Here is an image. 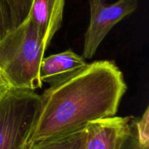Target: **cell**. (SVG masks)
<instances>
[{
	"mask_svg": "<svg viewBox=\"0 0 149 149\" xmlns=\"http://www.w3.org/2000/svg\"><path fill=\"white\" fill-rule=\"evenodd\" d=\"M127 90L113 61H95L40 95L41 108L29 146L116 116Z\"/></svg>",
	"mask_w": 149,
	"mask_h": 149,
	"instance_id": "obj_1",
	"label": "cell"
},
{
	"mask_svg": "<svg viewBox=\"0 0 149 149\" xmlns=\"http://www.w3.org/2000/svg\"><path fill=\"white\" fill-rule=\"evenodd\" d=\"M46 49L29 17L3 38L0 42V70L10 88H42L39 67Z\"/></svg>",
	"mask_w": 149,
	"mask_h": 149,
	"instance_id": "obj_2",
	"label": "cell"
},
{
	"mask_svg": "<svg viewBox=\"0 0 149 149\" xmlns=\"http://www.w3.org/2000/svg\"><path fill=\"white\" fill-rule=\"evenodd\" d=\"M41 103L35 90L6 92L0 100V149H27Z\"/></svg>",
	"mask_w": 149,
	"mask_h": 149,
	"instance_id": "obj_3",
	"label": "cell"
},
{
	"mask_svg": "<svg viewBox=\"0 0 149 149\" xmlns=\"http://www.w3.org/2000/svg\"><path fill=\"white\" fill-rule=\"evenodd\" d=\"M138 5V0H118L113 4H107L106 0H90V23L81 56L85 60L93 58L112 28L132 14Z\"/></svg>",
	"mask_w": 149,
	"mask_h": 149,
	"instance_id": "obj_4",
	"label": "cell"
},
{
	"mask_svg": "<svg viewBox=\"0 0 149 149\" xmlns=\"http://www.w3.org/2000/svg\"><path fill=\"white\" fill-rule=\"evenodd\" d=\"M132 118L114 116L88 123L83 149H122L130 132Z\"/></svg>",
	"mask_w": 149,
	"mask_h": 149,
	"instance_id": "obj_5",
	"label": "cell"
},
{
	"mask_svg": "<svg viewBox=\"0 0 149 149\" xmlns=\"http://www.w3.org/2000/svg\"><path fill=\"white\" fill-rule=\"evenodd\" d=\"M65 0H33L29 17L36 27L46 49L61 29Z\"/></svg>",
	"mask_w": 149,
	"mask_h": 149,
	"instance_id": "obj_6",
	"label": "cell"
},
{
	"mask_svg": "<svg viewBox=\"0 0 149 149\" xmlns=\"http://www.w3.org/2000/svg\"><path fill=\"white\" fill-rule=\"evenodd\" d=\"M87 64L82 56L67 49L43 58L39 67V78L42 83L52 86L75 74Z\"/></svg>",
	"mask_w": 149,
	"mask_h": 149,
	"instance_id": "obj_7",
	"label": "cell"
},
{
	"mask_svg": "<svg viewBox=\"0 0 149 149\" xmlns=\"http://www.w3.org/2000/svg\"><path fill=\"white\" fill-rule=\"evenodd\" d=\"M86 137L87 131L85 127L78 130L33 143L27 149H83Z\"/></svg>",
	"mask_w": 149,
	"mask_h": 149,
	"instance_id": "obj_8",
	"label": "cell"
},
{
	"mask_svg": "<svg viewBox=\"0 0 149 149\" xmlns=\"http://www.w3.org/2000/svg\"><path fill=\"white\" fill-rule=\"evenodd\" d=\"M33 0H6L14 21L15 29L24 23L30 15Z\"/></svg>",
	"mask_w": 149,
	"mask_h": 149,
	"instance_id": "obj_9",
	"label": "cell"
},
{
	"mask_svg": "<svg viewBox=\"0 0 149 149\" xmlns=\"http://www.w3.org/2000/svg\"><path fill=\"white\" fill-rule=\"evenodd\" d=\"M132 125L136 132L137 138L140 145L145 148H149V108L141 118H132Z\"/></svg>",
	"mask_w": 149,
	"mask_h": 149,
	"instance_id": "obj_10",
	"label": "cell"
},
{
	"mask_svg": "<svg viewBox=\"0 0 149 149\" xmlns=\"http://www.w3.org/2000/svg\"><path fill=\"white\" fill-rule=\"evenodd\" d=\"M14 29L11 10L6 0H0V42Z\"/></svg>",
	"mask_w": 149,
	"mask_h": 149,
	"instance_id": "obj_11",
	"label": "cell"
},
{
	"mask_svg": "<svg viewBox=\"0 0 149 149\" xmlns=\"http://www.w3.org/2000/svg\"><path fill=\"white\" fill-rule=\"evenodd\" d=\"M10 88V87L8 85V84L6 82V81L3 79V77L1 76H0V100L4 96L6 92Z\"/></svg>",
	"mask_w": 149,
	"mask_h": 149,
	"instance_id": "obj_12",
	"label": "cell"
},
{
	"mask_svg": "<svg viewBox=\"0 0 149 149\" xmlns=\"http://www.w3.org/2000/svg\"><path fill=\"white\" fill-rule=\"evenodd\" d=\"M0 76H1V70H0ZM2 77V76H1Z\"/></svg>",
	"mask_w": 149,
	"mask_h": 149,
	"instance_id": "obj_13",
	"label": "cell"
}]
</instances>
